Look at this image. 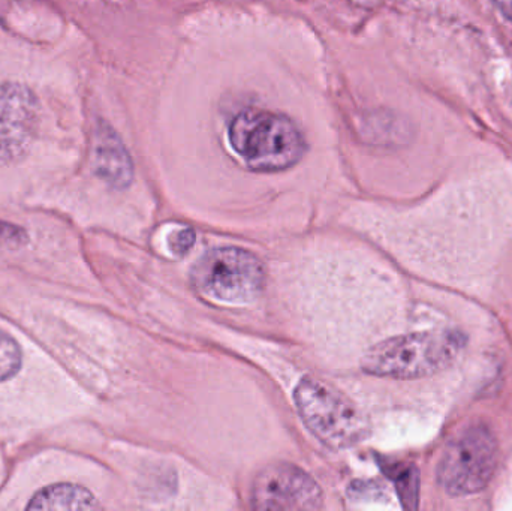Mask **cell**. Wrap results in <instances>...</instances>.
Returning <instances> with one entry per match:
<instances>
[{"mask_svg": "<svg viewBox=\"0 0 512 511\" xmlns=\"http://www.w3.org/2000/svg\"><path fill=\"white\" fill-rule=\"evenodd\" d=\"M228 140L246 167L261 173L288 170L306 152L303 134L285 114L245 110L228 129Z\"/></svg>", "mask_w": 512, "mask_h": 511, "instance_id": "1", "label": "cell"}, {"mask_svg": "<svg viewBox=\"0 0 512 511\" xmlns=\"http://www.w3.org/2000/svg\"><path fill=\"white\" fill-rule=\"evenodd\" d=\"M463 338L454 332L396 336L375 345L363 359V371L376 377L415 380L448 368L459 356Z\"/></svg>", "mask_w": 512, "mask_h": 511, "instance_id": "2", "label": "cell"}, {"mask_svg": "<svg viewBox=\"0 0 512 511\" xmlns=\"http://www.w3.org/2000/svg\"><path fill=\"white\" fill-rule=\"evenodd\" d=\"M294 401L304 425L324 446L348 449L366 438V420L336 387L304 377L295 387Z\"/></svg>", "mask_w": 512, "mask_h": 511, "instance_id": "3", "label": "cell"}, {"mask_svg": "<svg viewBox=\"0 0 512 511\" xmlns=\"http://www.w3.org/2000/svg\"><path fill=\"white\" fill-rule=\"evenodd\" d=\"M498 459V440L492 429L469 426L445 449L438 468L439 485L453 497L478 494L493 479Z\"/></svg>", "mask_w": 512, "mask_h": 511, "instance_id": "4", "label": "cell"}, {"mask_svg": "<svg viewBox=\"0 0 512 511\" xmlns=\"http://www.w3.org/2000/svg\"><path fill=\"white\" fill-rule=\"evenodd\" d=\"M265 267L252 252L216 248L207 252L192 270L195 288L210 299L248 303L264 290Z\"/></svg>", "mask_w": 512, "mask_h": 511, "instance_id": "5", "label": "cell"}, {"mask_svg": "<svg viewBox=\"0 0 512 511\" xmlns=\"http://www.w3.org/2000/svg\"><path fill=\"white\" fill-rule=\"evenodd\" d=\"M41 105L30 87L0 83V165L27 155L38 134Z\"/></svg>", "mask_w": 512, "mask_h": 511, "instance_id": "6", "label": "cell"}, {"mask_svg": "<svg viewBox=\"0 0 512 511\" xmlns=\"http://www.w3.org/2000/svg\"><path fill=\"white\" fill-rule=\"evenodd\" d=\"M252 507L256 510H319L322 507L318 483L292 464H273L255 477Z\"/></svg>", "mask_w": 512, "mask_h": 511, "instance_id": "7", "label": "cell"}, {"mask_svg": "<svg viewBox=\"0 0 512 511\" xmlns=\"http://www.w3.org/2000/svg\"><path fill=\"white\" fill-rule=\"evenodd\" d=\"M93 170L111 188H128L134 179L131 155L108 123L99 122L93 134Z\"/></svg>", "mask_w": 512, "mask_h": 511, "instance_id": "8", "label": "cell"}, {"mask_svg": "<svg viewBox=\"0 0 512 511\" xmlns=\"http://www.w3.org/2000/svg\"><path fill=\"white\" fill-rule=\"evenodd\" d=\"M27 510H95L99 509L92 492L77 485L48 486L36 492L26 506Z\"/></svg>", "mask_w": 512, "mask_h": 511, "instance_id": "9", "label": "cell"}, {"mask_svg": "<svg viewBox=\"0 0 512 511\" xmlns=\"http://www.w3.org/2000/svg\"><path fill=\"white\" fill-rule=\"evenodd\" d=\"M21 360L23 354L17 342L6 333L0 332V381L9 380L18 374Z\"/></svg>", "mask_w": 512, "mask_h": 511, "instance_id": "10", "label": "cell"}, {"mask_svg": "<svg viewBox=\"0 0 512 511\" xmlns=\"http://www.w3.org/2000/svg\"><path fill=\"white\" fill-rule=\"evenodd\" d=\"M400 500L403 507L408 510H415L418 507L420 497V476L415 468H409L396 482Z\"/></svg>", "mask_w": 512, "mask_h": 511, "instance_id": "11", "label": "cell"}, {"mask_svg": "<svg viewBox=\"0 0 512 511\" xmlns=\"http://www.w3.org/2000/svg\"><path fill=\"white\" fill-rule=\"evenodd\" d=\"M195 239H197V236H195L191 228H183V230L171 233V236L168 237V246H170L173 254L182 257V255L188 254V252L191 251Z\"/></svg>", "mask_w": 512, "mask_h": 511, "instance_id": "12", "label": "cell"}, {"mask_svg": "<svg viewBox=\"0 0 512 511\" xmlns=\"http://www.w3.org/2000/svg\"><path fill=\"white\" fill-rule=\"evenodd\" d=\"M493 3L501 9L505 17L510 18L512 21V0H493Z\"/></svg>", "mask_w": 512, "mask_h": 511, "instance_id": "13", "label": "cell"}]
</instances>
